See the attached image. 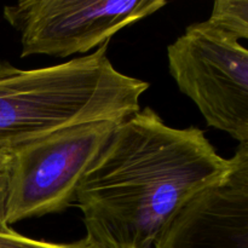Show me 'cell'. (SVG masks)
Returning <instances> with one entry per match:
<instances>
[{"mask_svg": "<svg viewBox=\"0 0 248 248\" xmlns=\"http://www.w3.org/2000/svg\"><path fill=\"white\" fill-rule=\"evenodd\" d=\"M228 170L201 128L172 127L149 107L140 109L116 127L78 188L86 237L99 248H154Z\"/></svg>", "mask_w": 248, "mask_h": 248, "instance_id": "obj_1", "label": "cell"}, {"mask_svg": "<svg viewBox=\"0 0 248 248\" xmlns=\"http://www.w3.org/2000/svg\"><path fill=\"white\" fill-rule=\"evenodd\" d=\"M109 41L65 63L21 69L0 61V154L63 127L97 120L123 123L140 109L149 84L119 72Z\"/></svg>", "mask_w": 248, "mask_h": 248, "instance_id": "obj_2", "label": "cell"}, {"mask_svg": "<svg viewBox=\"0 0 248 248\" xmlns=\"http://www.w3.org/2000/svg\"><path fill=\"white\" fill-rule=\"evenodd\" d=\"M121 123L97 120L63 127L11 155L6 224L61 213L75 202L82 178Z\"/></svg>", "mask_w": 248, "mask_h": 248, "instance_id": "obj_3", "label": "cell"}, {"mask_svg": "<svg viewBox=\"0 0 248 248\" xmlns=\"http://www.w3.org/2000/svg\"><path fill=\"white\" fill-rule=\"evenodd\" d=\"M170 74L208 126L248 143V48L208 19L167 47Z\"/></svg>", "mask_w": 248, "mask_h": 248, "instance_id": "obj_4", "label": "cell"}, {"mask_svg": "<svg viewBox=\"0 0 248 248\" xmlns=\"http://www.w3.org/2000/svg\"><path fill=\"white\" fill-rule=\"evenodd\" d=\"M166 5L165 0H22L5 6L2 16L21 35V57L65 58L98 48Z\"/></svg>", "mask_w": 248, "mask_h": 248, "instance_id": "obj_5", "label": "cell"}, {"mask_svg": "<svg viewBox=\"0 0 248 248\" xmlns=\"http://www.w3.org/2000/svg\"><path fill=\"white\" fill-rule=\"evenodd\" d=\"M154 248H248V196L223 183L202 191Z\"/></svg>", "mask_w": 248, "mask_h": 248, "instance_id": "obj_6", "label": "cell"}, {"mask_svg": "<svg viewBox=\"0 0 248 248\" xmlns=\"http://www.w3.org/2000/svg\"><path fill=\"white\" fill-rule=\"evenodd\" d=\"M208 21L239 40H248V0H217Z\"/></svg>", "mask_w": 248, "mask_h": 248, "instance_id": "obj_7", "label": "cell"}, {"mask_svg": "<svg viewBox=\"0 0 248 248\" xmlns=\"http://www.w3.org/2000/svg\"><path fill=\"white\" fill-rule=\"evenodd\" d=\"M0 248H99L96 244L87 239H80L74 242H48L43 240H34L18 234L14 229L10 232H0Z\"/></svg>", "mask_w": 248, "mask_h": 248, "instance_id": "obj_8", "label": "cell"}, {"mask_svg": "<svg viewBox=\"0 0 248 248\" xmlns=\"http://www.w3.org/2000/svg\"><path fill=\"white\" fill-rule=\"evenodd\" d=\"M229 170L223 184L248 196V143L239 144L234 156L228 160Z\"/></svg>", "mask_w": 248, "mask_h": 248, "instance_id": "obj_9", "label": "cell"}, {"mask_svg": "<svg viewBox=\"0 0 248 248\" xmlns=\"http://www.w3.org/2000/svg\"><path fill=\"white\" fill-rule=\"evenodd\" d=\"M10 161H11V155L0 154V232H1L12 230L5 220V200H6Z\"/></svg>", "mask_w": 248, "mask_h": 248, "instance_id": "obj_10", "label": "cell"}]
</instances>
